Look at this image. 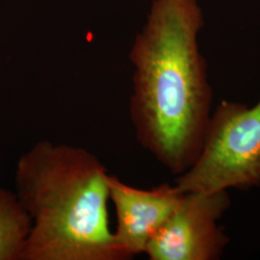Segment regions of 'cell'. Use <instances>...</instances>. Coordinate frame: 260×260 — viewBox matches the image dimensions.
Returning a JSON list of instances; mask_svg holds the SVG:
<instances>
[{"mask_svg": "<svg viewBox=\"0 0 260 260\" xmlns=\"http://www.w3.org/2000/svg\"><path fill=\"white\" fill-rule=\"evenodd\" d=\"M204 24L198 0H152L130 49L136 138L177 176L195 162L211 116L212 89L198 44Z\"/></svg>", "mask_w": 260, "mask_h": 260, "instance_id": "cell-1", "label": "cell"}, {"mask_svg": "<svg viewBox=\"0 0 260 260\" xmlns=\"http://www.w3.org/2000/svg\"><path fill=\"white\" fill-rule=\"evenodd\" d=\"M108 177L80 147L41 140L21 154L15 193L32 222L21 260H126L109 225Z\"/></svg>", "mask_w": 260, "mask_h": 260, "instance_id": "cell-2", "label": "cell"}, {"mask_svg": "<svg viewBox=\"0 0 260 260\" xmlns=\"http://www.w3.org/2000/svg\"><path fill=\"white\" fill-rule=\"evenodd\" d=\"M175 184L183 193L260 187V100L252 107L220 103L195 162Z\"/></svg>", "mask_w": 260, "mask_h": 260, "instance_id": "cell-3", "label": "cell"}, {"mask_svg": "<svg viewBox=\"0 0 260 260\" xmlns=\"http://www.w3.org/2000/svg\"><path fill=\"white\" fill-rule=\"evenodd\" d=\"M230 206L226 190L184 193L145 253L150 260L220 259L230 239L219 221Z\"/></svg>", "mask_w": 260, "mask_h": 260, "instance_id": "cell-4", "label": "cell"}, {"mask_svg": "<svg viewBox=\"0 0 260 260\" xmlns=\"http://www.w3.org/2000/svg\"><path fill=\"white\" fill-rule=\"evenodd\" d=\"M109 198L115 206L114 236L126 259L145 253L152 236L180 205L184 193L176 184L139 189L109 175Z\"/></svg>", "mask_w": 260, "mask_h": 260, "instance_id": "cell-5", "label": "cell"}, {"mask_svg": "<svg viewBox=\"0 0 260 260\" xmlns=\"http://www.w3.org/2000/svg\"><path fill=\"white\" fill-rule=\"evenodd\" d=\"M31 218L15 192L0 187V260H21Z\"/></svg>", "mask_w": 260, "mask_h": 260, "instance_id": "cell-6", "label": "cell"}]
</instances>
